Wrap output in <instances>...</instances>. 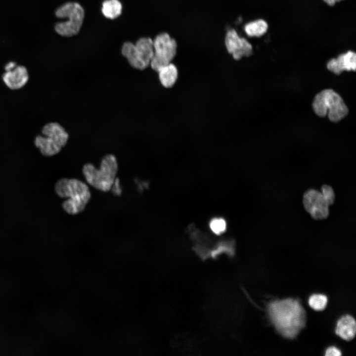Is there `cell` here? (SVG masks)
Listing matches in <instances>:
<instances>
[{
	"instance_id": "22",
	"label": "cell",
	"mask_w": 356,
	"mask_h": 356,
	"mask_svg": "<svg viewBox=\"0 0 356 356\" xmlns=\"http://www.w3.org/2000/svg\"><path fill=\"white\" fill-rule=\"evenodd\" d=\"M18 64L17 63L13 61H10L6 63L3 67V70L4 72H7L13 69Z\"/></svg>"
},
{
	"instance_id": "14",
	"label": "cell",
	"mask_w": 356,
	"mask_h": 356,
	"mask_svg": "<svg viewBox=\"0 0 356 356\" xmlns=\"http://www.w3.org/2000/svg\"><path fill=\"white\" fill-rule=\"evenodd\" d=\"M34 144L41 154L45 157L54 156L59 153L62 149L51 139L41 134L35 136Z\"/></svg>"
},
{
	"instance_id": "18",
	"label": "cell",
	"mask_w": 356,
	"mask_h": 356,
	"mask_svg": "<svg viewBox=\"0 0 356 356\" xmlns=\"http://www.w3.org/2000/svg\"><path fill=\"white\" fill-rule=\"evenodd\" d=\"M328 302L327 297L323 294H314L310 296L309 299L310 306L317 311L323 310Z\"/></svg>"
},
{
	"instance_id": "21",
	"label": "cell",
	"mask_w": 356,
	"mask_h": 356,
	"mask_svg": "<svg viewBox=\"0 0 356 356\" xmlns=\"http://www.w3.org/2000/svg\"><path fill=\"white\" fill-rule=\"evenodd\" d=\"M342 355L340 350L335 347H330L327 349L325 355L326 356H340Z\"/></svg>"
},
{
	"instance_id": "11",
	"label": "cell",
	"mask_w": 356,
	"mask_h": 356,
	"mask_svg": "<svg viewBox=\"0 0 356 356\" xmlns=\"http://www.w3.org/2000/svg\"><path fill=\"white\" fill-rule=\"evenodd\" d=\"M327 68L336 75L344 71H356V54L352 51L340 54L337 58L330 59L326 65Z\"/></svg>"
},
{
	"instance_id": "15",
	"label": "cell",
	"mask_w": 356,
	"mask_h": 356,
	"mask_svg": "<svg viewBox=\"0 0 356 356\" xmlns=\"http://www.w3.org/2000/svg\"><path fill=\"white\" fill-rule=\"evenodd\" d=\"M157 72L160 83L166 88L173 87L178 78V68L172 62L163 67Z\"/></svg>"
},
{
	"instance_id": "3",
	"label": "cell",
	"mask_w": 356,
	"mask_h": 356,
	"mask_svg": "<svg viewBox=\"0 0 356 356\" xmlns=\"http://www.w3.org/2000/svg\"><path fill=\"white\" fill-rule=\"evenodd\" d=\"M119 166L116 156L112 154L104 155L99 168L91 163L85 164L82 172L87 183L104 192L110 191L116 179Z\"/></svg>"
},
{
	"instance_id": "19",
	"label": "cell",
	"mask_w": 356,
	"mask_h": 356,
	"mask_svg": "<svg viewBox=\"0 0 356 356\" xmlns=\"http://www.w3.org/2000/svg\"><path fill=\"white\" fill-rule=\"evenodd\" d=\"M320 191L328 205H332L335 201V193L332 187L324 184L321 186Z\"/></svg>"
},
{
	"instance_id": "20",
	"label": "cell",
	"mask_w": 356,
	"mask_h": 356,
	"mask_svg": "<svg viewBox=\"0 0 356 356\" xmlns=\"http://www.w3.org/2000/svg\"><path fill=\"white\" fill-rule=\"evenodd\" d=\"M210 227L214 233L220 234L225 230V221L222 218L213 219L210 222Z\"/></svg>"
},
{
	"instance_id": "7",
	"label": "cell",
	"mask_w": 356,
	"mask_h": 356,
	"mask_svg": "<svg viewBox=\"0 0 356 356\" xmlns=\"http://www.w3.org/2000/svg\"><path fill=\"white\" fill-rule=\"evenodd\" d=\"M154 54L150 65L158 72L163 67L172 62L177 51L176 41L166 32L158 34L153 40Z\"/></svg>"
},
{
	"instance_id": "5",
	"label": "cell",
	"mask_w": 356,
	"mask_h": 356,
	"mask_svg": "<svg viewBox=\"0 0 356 356\" xmlns=\"http://www.w3.org/2000/svg\"><path fill=\"white\" fill-rule=\"evenodd\" d=\"M56 16L60 19H66L55 25L56 32L63 37H72L80 31L83 23L85 12L83 7L75 2H68L57 8Z\"/></svg>"
},
{
	"instance_id": "10",
	"label": "cell",
	"mask_w": 356,
	"mask_h": 356,
	"mask_svg": "<svg viewBox=\"0 0 356 356\" xmlns=\"http://www.w3.org/2000/svg\"><path fill=\"white\" fill-rule=\"evenodd\" d=\"M1 79L9 89L19 90L24 88L28 82L29 71L26 66L17 65L13 69L3 72Z\"/></svg>"
},
{
	"instance_id": "17",
	"label": "cell",
	"mask_w": 356,
	"mask_h": 356,
	"mask_svg": "<svg viewBox=\"0 0 356 356\" xmlns=\"http://www.w3.org/2000/svg\"><path fill=\"white\" fill-rule=\"evenodd\" d=\"M267 29V23L263 19L250 22L244 28L246 35L250 37H260L266 33Z\"/></svg>"
},
{
	"instance_id": "8",
	"label": "cell",
	"mask_w": 356,
	"mask_h": 356,
	"mask_svg": "<svg viewBox=\"0 0 356 356\" xmlns=\"http://www.w3.org/2000/svg\"><path fill=\"white\" fill-rule=\"evenodd\" d=\"M302 203L305 211L315 220H323L329 215V207L320 190L310 188L303 194Z\"/></svg>"
},
{
	"instance_id": "16",
	"label": "cell",
	"mask_w": 356,
	"mask_h": 356,
	"mask_svg": "<svg viewBox=\"0 0 356 356\" xmlns=\"http://www.w3.org/2000/svg\"><path fill=\"white\" fill-rule=\"evenodd\" d=\"M103 15L110 19H114L122 13V5L119 0H105L101 8Z\"/></svg>"
},
{
	"instance_id": "13",
	"label": "cell",
	"mask_w": 356,
	"mask_h": 356,
	"mask_svg": "<svg viewBox=\"0 0 356 356\" xmlns=\"http://www.w3.org/2000/svg\"><path fill=\"white\" fill-rule=\"evenodd\" d=\"M335 333L345 340H352L356 333V323L354 318L350 315L342 316L337 323Z\"/></svg>"
},
{
	"instance_id": "9",
	"label": "cell",
	"mask_w": 356,
	"mask_h": 356,
	"mask_svg": "<svg viewBox=\"0 0 356 356\" xmlns=\"http://www.w3.org/2000/svg\"><path fill=\"white\" fill-rule=\"evenodd\" d=\"M224 41L227 51L235 60H238L253 54L252 44L245 38L240 37L235 29L227 31Z\"/></svg>"
},
{
	"instance_id": "6",
	"label": "cell",
	"mask_w": 356,
	"mask_h": 356,
	"mask_svg": "<svg viewBox=\"0 0 356 356\" xmlns=\"http://www.w3.org/2000/svg\"><path fill=\"white\" fill-rule=\"evenodd\" d=\"M121 52L132 67L139 70H144L150 65L153 56V40L143 37L135 44L126 42L122 47Z\"/></svg>"
},
{
	"instance_id": "4",
	"label": "cell",
	"mask_w": 356,
	"mask_h": 356,
	"mask_svg": "<svg viewBox=\"0 0 356 356\" xmlns=\"http://www.w3.org/2000/svg\"><path fill=\"white\" fill-rule=\"evenodd\" d=\"M312 106L320 117L327 116L330 121L338 122L348 114L349 109L342 97L332 89H325L314 97Z\"/></svg>"
},
{
	"instance_id": "2",
	"label": "cell",
	"mask_w": 356,
	"mask_h": 356,
	"mask_svg": "<svg viewBox=\"0 0 356 356\" xmlns=\"http://www.w3.org/2000/svg\"><path fill=\"white\" fill-rule=\"evenodd\" d=\"M54 190L59 197L66 198L61 206L63 210L70 215L82 213L91 197L88 185L76 178H59L55 182Z\"/></svg>"
},
{
	"instance_id": "12",
	"label": "cell",
	"mask_w": 356,
	"mask_h": 356,
	"mask_svg": "<svg viewBox=\"0 0 356 356\" xmlns=\"http://www.w3.org/2000/svg\"><path fill=\"white\" fill-rule=\"evenodd\" d=\"M41 134L51 139L62 148L66 145L69 139V134L65 128L56 122L45 124L41 129Z\"/></svg>"
},
{
	"instance_id": "23",
	"label": "cell",
	"mask_w": 356,
	"mask_h": 356,
	"mask_svg": "<svg viewBox=\"0 0 356 356\" xmlns=\"http://www.w3.org/2000/svg\"><path fill=\"white\" fill-rule=\"evenodd\" d=\"M343 0H323V1L330 6L334 5L336 2H340Z\"/></svg>"
},
{
	"instance_id": "1",
	"label": "cell",
	"mask_w": 356,
	"mask_h": 356,
	"mask_svg": "<svg viewBox=\"0 0 356 356\" xmlns=\"http://www.w3.org/2000/svg\"><path fill=\"white\" fill-rule=\"evenodd\" d=\"M267 311L277 331L285 338H294L305 326L306 312L297 299L272 301L268 305Z\"/></svg>"
}]
</instances>
